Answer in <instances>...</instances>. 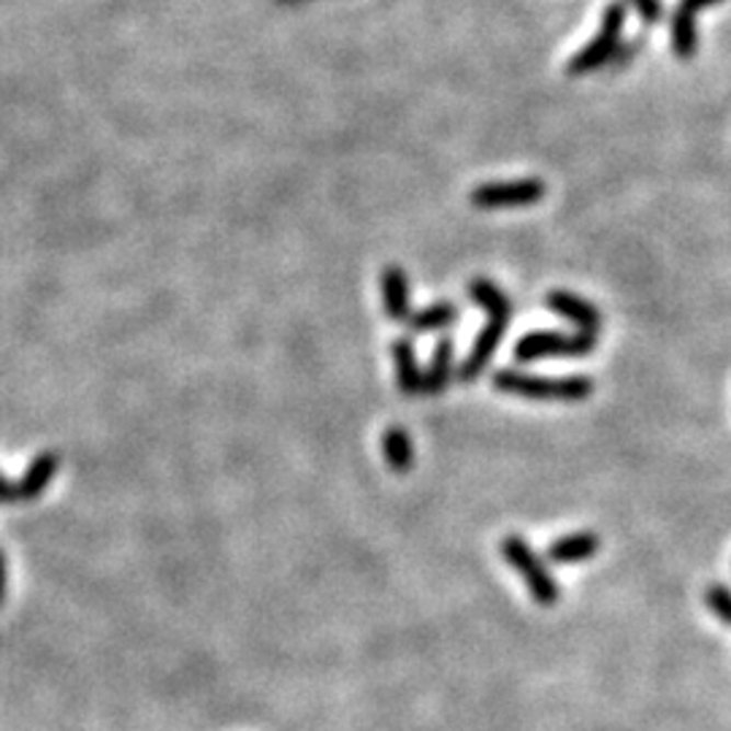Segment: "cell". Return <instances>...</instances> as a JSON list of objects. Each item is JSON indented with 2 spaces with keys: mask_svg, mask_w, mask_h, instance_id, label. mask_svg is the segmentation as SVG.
Listing matches in <instances>:
<instances>
[{
  "mask_svg": "<svg viewBox=\"0 0 731 731\" xmlns=\"http://www.w3.org/2000/svg\"><path fill=\"white\" fill-rule=\"evenodd\" d=\"M469 296L477 307L486 309L488 322L480 331V336H477L475 347L466 355L464 364L458 366L460 382H471V379H477L486 372L493 355H496L499 344H502L506 325H510L512 318V304L510 298H506V293L499 285H493L491 279H486V276H477V279L469 282Z\"/></svg>",
  "mask_w": 731,
  "mask_h": 731,
  "instance_id": "1",
  "label": "cell"
},
{
  "mask_svg": "<svg viewBox=\"0 0 731 731\" xmlns=\"http://www.w3.org/2000/svg\"><path fill=\"white\" fill-rule=\"evenodd\" d=\"M493 388L502 393L537 401H585L594 393L591 377H534V374L502 368L493 374Z\"/></svg>",
  "mask_w": 731,
  "mask_h": 731,
  "instance_id": "2",
  "label": "cell"
},
{
  "mask_svg": "<svg viewBox=\"0 0 731 731\" xmlns=\"http://www.w3.org/2000/svg\"><path fill=\"white\" fill-rule=\"evenodd\" d=\"M502 556L515 572H521L523 583H526L528 594L534 596V602L542 604V607H552L561 598V589L552 580L550 569L545 567L542 558L532 550V545L521 537V534H510L502 539Z\"/></svg>",
  "mask_w": 731,
  "mask_h": 731,
  "instance_id": "3",
  "label": "cell"
},
{
  "mask_svg": "<svg viewBox=\"0 0 731 731\" xmlns=\"http://www.w3.org/2000/svg\"><path fill=\"white\" fill-rule=\"evenodd\" d=\"M624 25H626V3L624 0H615V3H609L607 9H604L602 25H598L594 42L569 60L567 66L569 77H583V73H591L596 71V68L609 66V60H613L615 49H618L620 44V36H624Z\"/></svg>",
  "mask_w": 731,
  "mask_h": 731,
  "instance_id": "4",
  "label": "cell"
},
{
  "mask_svg": "<svg viewBox=\"0 0 731 731\" xmlns=\"http://www.w3.org/2000/svg\"><path fill=\"white\" fill-rule=\"evenodd\" d=\"M596 336L591 333H563V331H532L515 342V361L532 364L539 358H580V355L594 353Z\"/></svg>",
  "mask_w": 731,
  "mask_h": 731,
  "instance_id": "5",
  "label": "cell"
},
{
  "mask_svg": "<svg viewBox=\"0 0 731 731\" xmlns=\"http://www.w3.org/2000/svg\"><path fill=\"white\" fill-rule=\"evenodd\" d=\"M548 187L542 180H510L486 182L471 190V204L480 209H502V206H532L545 198Z\"/></svg>",
  "mask_w": 731,
  "mask_h": 731,
  "instance_id": "6",
  "label": "cell"
},
{
  "mask_svg": "<svg viewBox=\"0 0 731 731\" xmlns=\"http://www.w3.org/2000/svg\"><path fill=\"white\" fill-rule=\"evenodd\" d=\"M545 301H548V307L552 309V312L572 322L580 333H591V336H596V333L602 331V322H604L602 315H598V309L594 307V304L585 301V298L574 296V293H569V290H550Z\"/></svg>",
  "mask_w": 731,
  "mask_h": 731,
  "instance_id": "7",
  "label": "cell"
},
{
  "mask_svg": "<svg viewBox=\"0 0 731 731\" xmlns=\"http://www.w3.org/2000/svg\"><path fill=\"white\" fill-rule=\"evenodd\" d=\"M721 3V0H681L672 14V52L681 60H690L696 55V14L701 9Z\"/></svg>",
  "mask_w": 731,
  "mask_h": 731,
  "instance_id": "8",
  "label": "cell"
},
{
  "mask_svg": "<svg viewBox=\"0 0 731 731\" xmlns=\"http://www.w3.org/2000/svg\"><path fill=\"white\" fill-rule=\"evenodd\" d=\"M379 287H382V307L390 320L407 322L412 318V298H410V279L404 269L385 266L379 274Z\"/></svg>",
  "mask_w": 731,
  "mask_h": 731,
  "instance_id": "9",
  "label": "cell"
},
{
  "mask_svg": "<svg viewBox=\"0 0 731 731\" xmlns=\"http://www.w3.org/2000/svg\"><path fill=\"white\" fill-rule=\"evenodd\" d=\"M598 548H602V539H598L594 532H580L550 542L548 558L552 563H558V567H569V563H583L589 561V558H594Z\"/></svg>",
  "mask_w": 731,
  "mask_h": 731,
  "instance_id": "10",
  "label": "cell"
},
{
  "mask_svg": "<svg viewBox=\"0 0 731 731\" xmlns=\"http://www.w3.org/2000/svg\"><path fill=\"white\" fill-rule=\"evenodd\" d=\"M57 466H60V456L52 450H46L42 453V456L33 458L31 466H27V471L22 475V480L16 482L20 502H36V499H42L46 486H49L52 477H55Z\"/></svg>",
  "mask_w": 731,
  "mask_h": 731,
  "instance_id": "11",
  "label": "cell"
},
{
  "mask_svg": "<svg viewBox=\"0 0 731 731\" xmlns=\"http://www.w3.org/2000/svg\"><path fill=\"white\" fill-rule=\"evenodd\" d=\"M453 368H456V347H453V339L445 336L436 342L429 372L423 374V393L439 396L450 385Z\"/></svg>",
  "mask_w": 731,
  "mask_h": 731,
  "instance_id": "12",
  "label": "cell"
},
{
  "mask_svg": "<svg viewBox=\"0 0 731 731\" xmlns=\"http://www.w3.org/2000/svg\"><path fill=\"white\" fill-rule=\"evenodd\" d=\"M396 361V379H399L401 393L407 396H418L423 393V374H420L418 366V355H414V347L410 339H396L393 347H390Z\"/></svg>",
  "mask_w": 731,
  "mask_h": 731,
  "instance_id": "13",
  "label": "cell"
},
{
  "mask_svg": "<svg viewBox=\"0 0 731 731\" xmlns=\"http://www.w3.org/2000/svg\"><path fill=\"white\" fill-rule=\"evenodd\" d=\"M382 453L388 458L390 469L399 471V475H407V471L414 466V445L412 436L407 434L401 425H390L388 431L382 434Z\"/></svg>",
  "mask_w": 731,
  "mask_h": 731,
  "instance_id": "14",
  "label": "cell"
},
{
  "mask_svg": "<svg viewBox=\"0 0 731 731\" xmlns=\"http://www.w3.org/2000/svg\"><path fill=\"white\" fill-rule=\"evenodd\" d=\"M458 320V307L450 301H436L431 307H425L423 312L412 315L407 320V325L412 328L414 333H425V331H442V328L453 325Z\"/></svg>",
  "mask_w": 731,
  "mask_h": 731,
  "instance_id": "15",
  "label": "cell"
},
{
  "mask_svg": "<svg viewBox=\"0 0 731 731\" xmlns=\"http://www.w3.org/2000/svg\"><path fill=\"white\" fill-rule=\"evenodd\" d=\"M705 602H707V607L716 613V618L731 629V589H727V585H721V583L710 585L705 594Z\"/></svg>",
  "mask_w": 731,
  "mask_h": 731,
  "instance_id": "16",
  "label": "cell"
},
{
  "mask_svg": "<svg viewBox=\"0 0 731 731\" xmlns=\"http://www.w3.org/2000/svg\"><path fill=\"white\" fill-rule=\"evenodd\" d=\"M629 3L635 5L644 25H655L664 16V3L661 0H629Z\"/></svg>",
  "mask_w": 731,
  "mask_h": 731,
  "instance_id": "17",
  "label": "cell"
},
{
  "mask_svg": "<svg viewBox=\"0 0 731 731\" xmlns=\"http://www.w3.org/2000/svg\"><path fill=\"white\" fill-rule=\"evenodd\" d=\"M640 38H635V42H624V44H618V49H615V55H613V66L615 68H624V66H629L631 62V57L637 55V49H640Z\"/></svg>",
  "mask_w": 731,
  "mask_h": 731,
  "instance_id": "18",
  "label": "cell"
},
{
  "mask_svg": "<svg viewBox=\"0 0 731 731\" xmlns=\"http://www.w3.org/2000/svg\"><path fill=\"white\" fill-rule=\"evenodd\" d=\"M20 502V493H16V486L9 480V477L0 475V504H16Z\"/></svg>",
  "mask_w": 731,
  "mask_h": 731,
  "instance_id": "19",
  "label": "cell"
},
{
  "mask_svg": "<svg viewBox=\"0 0 731 731\" xmlns=\"http://www.w3.org/2000/svg\"><path fill=\"white\" fill-rule=\"evenodd\" d=\"M5 596V558H3V550H0V602H3Z\"/></svg>",
  "mask_w": 731,
  "mask_h": 731,
  "instance_id": "20",
  "label": "cell"
}]
</instances>
